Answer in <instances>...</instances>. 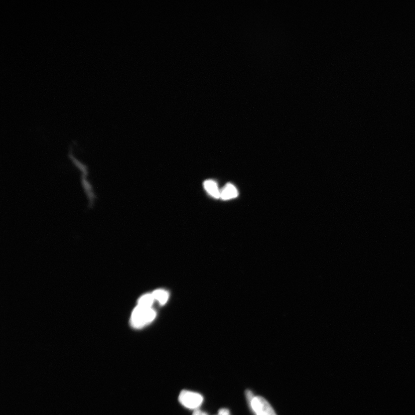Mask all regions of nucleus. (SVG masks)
I'll return each instance as SVG.
<instances>
[{
  "instance_id": "10",
  "label": "nucleus",
  "mask_w": 415,
  "mask_h": 415,
  "mask_svg": "<svg viewBox=\"0 0 415 415\" xmlns=\"http://www.w3.org/2000/svg\"><path fill=\"white\" fill-rule=\"evenodd\" d=\"M192 415H208L206 413L200 410H196L194 411Z\"/></svg>"
},
{
  "instance_id": "7",
  "label": "nucleus",
  "mask_w": 415,
  "mask_h": 415,
  "mask_svg": "<svg viewBox=\"0 0 415 415\" xmlns=\"http://www.w3.org/2000/svg\"><path fill=\"white\" fill-rule=\"evenodd\" d=\"M152 294L154 298L158 300L161 304L166 303L168 298V293L164 290H156Z\"/></svg>"
},
{
  "instance_id": "4",
  "label": "nucleus",
  "mask_w": 415,
  "mask_h": 415,
  "mask_svg": "<svg viewBox=\"0 0 415 415\" xmlns=\"http://www.w3.org/2000/svg\"><path fill=\"white\" fill-rule=\"evenodd\" d=\"M238 195L237 188L231 183H228L222 191H220V198L223 200H229L236 198Z\"/></svg>"
},
{
  "instance_id": "1",
  "label": "nucleus",
  "mask_w": 415,
  "mask_h": 415,
  "mask_svg": "<svg viewBox=\"0 0 415 415\" xmlns=\"http://www.w3.org/2000/svg\"><path fill=\"white\" fill-rule=\"evenodd\" d=\"M155 317V311L151 308L138 305L132 313L131 324L134 328H140L148 323L152 322Z\"/></svg>"
},
{
  "instance_id": "3",
  "label": "nucleus",
  "mask_w": 415,
  "mask_h": 415,
  "mask_svg": "<svg viewBox=\"0 0 415 415\" xmlns=\"http://www.w3.org/2000/svg\"><path fill=\"white\" fill-rule=\"evenodd\" d=\"M249 405L256 415H277L270 403L262 397L255 396Z\"/></svg>"
},
{
  "instance_id": "9",
  "label": "nucleus",
  "mask_w": 415,
  "mask_h": 415,
  "mask_svg": "<svg viewBox=\"0 0 415 415\" xmlns=\"http://www.w3.org/2000/svg\"><path fill=\"white\" fill-rule=\"evenodd\" d=\"M231 415V414L229 410L222 409L219 411L218 415Z\"/></svg>"
},
{
  "instance_id": "2",
  "label": "nucleus",
  "mask_w": 415,
  "mask_h": 415,
  "mask_svg": "<svg viewBox=\"0 0 415 415\" xmlns=\"http://www.w3.org/2000/svg\"><path fill=\"white\" fill-rule=\"evenodd\" d=\"M178 400L183 407L194 411L199 409L204 401L203 397L201 395L186 390L180 393Z\"/></svg>"
},
{
  "instance_id": "8",
  "label": "nucleus",
  "mask_w": 415,
  "mask_h": 415,
  "mask_svg": "<svg viewBox=\"0 0 415 415\" xmlns=\"http://www.w3.org/2000/svg\"><path fill=\"white\" fill-rule=\"evenodd\" d=\"M246 396H247V398L249 404L251 403L252 400L254 399L255 397L251 391H247L246 392Z\"/></svg>"
},
{
  "instance_id": "5",
  "label": "nucleus",
  "mask_w": 415,
  "mask_h": 415,
  "mask_svg": "<svg viewBox=\"0 0 415 415\" xmlns=\"http://www.w3.org/2000/svg\"><path fill=\"white\" fill-rule=\"evenodd\" d=\"M204 186L207 192L215 198H220V191L218 188L217 183L212 180H207L204 183Z\"/></svg>"
},
{
  "instance_id": "6",
  "label": "nucleus",
  "mask_w": 415,
  "mask_h": 415,
  "mask_svg": "<svg viewBox=\"0 0 415 415\" xmlns=\"http://www.w3.org/2000/svg\"><path fill=\"white\" fill-rule=\"evenodd\" d=\"M154 300L155 298L152 294L145 295L139 298L138 305L146 308H151Z\"/></svg>"
}]
</instances>
